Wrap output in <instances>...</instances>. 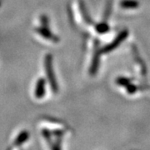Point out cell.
Here are the masks:
<instances>
[{
  "mask_svg": "<svg viewBox=\"0 0 150 150\" xmlns=\"http://www.w3.org/2000/svg\"><path fill=\"white\" fill-rule=\"evenodd\" d=\"M44 65H45V71H46L48 83L51 86L53 92L56 93L59 91V85H58V83L54 75V68H53V57L51 54H47L45 56Z\"/></svg>",
  "mask_w": 150,
  "mask_h": 150,
  "instance_id": "6da1fadb",
  "label": "cell"
},
{
  "mask_svg": "<svg viewBox=\"0 0 150 150\" xmlns=\"http://www.w3.org/2000/svg\"><path fill=\"white\" fill-rule=\"evenodd\" d=\"M35 31L39 35H41L42 37L46 38V39H48L50 41H54V43L59 42V38L54 36V34L52 33V32L48 29V27H43V26H41L40 28H37L35 29Z\"/></svg>",
  "mask_w": 150,
  "mask_h": 150,
  "instance_id": "7a4b0ae2",
  "label": "cell"
},
{
  "mask_svg": "<svg viewBox=\"0 0 150 150\" xmlns=\"http://www.w3.org/2000/svg\"><path fill=\"white\" fill-rule=\"evenodd\" d=\"M45 91H46V82H45L44 79L41 78L36 83L35 91H34L35 97L39 99L42 98L45 95Z\"/></svg>",
  "mask_w": 150,
  "mask_h": 150,
  "instance_id": "3957f363",
  "label": "cell"
},
{
  "mask_svg": "<svg viewBox=\"0 0 150 150\" xmlns=\"http://www.w3.org/2000/svg\"><path fill=\"white\" fill-rule=\"evenodd\" d=\"M29 135H28V133L27 131H22L21 133L19 134V135L18 136V138L15 140L14 142V144L15 145H20L23 143H25L27 139H28Z\"/></svg>",
  "mask_w": 150,
  "mask_h": 150,
  "instance_id": "277c9868",
  "label": "cell"
},
{
  "mask_svg": "<svg viewBox=\"0 0 150 150\" xmlns=\"http://www.w3.org/2000/svg\"><path fill=\"white\" fill-rule=\"evenodd\" d=\"M40 22L43 27H48V18L46 15H42L40 18Z\"/></svg>",
  "mask_w": 150,
  "mask_h": 150,
  "instance_id": "5b68a950",
  "label": "cell"
},
{
  "mask_svg": "<svg viewBox=\"0 0 150 150\" xmlns=\"http://www.w3.org/2000/svg\"><path fill=\"white\" fill-rule=\"evenodd\" d=\"M97 29H98V31H99L100 33H103V32H105V31L108 29V26L106 25V24H103V23H102V24H99V25L98 26Z\"/></svg>",
  "mask_w": 150,
  "mask_h": 150,
  "instance_id": "8992f818",
  "label": "cell"
},
{
  "mask_svg": "<svg viewBox=\"0 0 150 150\" xmlns=\"http://www.w3.org/2000/svg\"><path fill=\"white\" fill-rule=\"evenodd\" d=\"M123 5L125 6L126 8H129V6H132V8H134V6L138 5V3L134 2V1H131V2H124L123 4Z\"/></svg>",
  "mask_w": 150,
  "mask_h": 150,
  "instance_id": "52a82bcc",
  "label": "cell"
}]
</instances>
